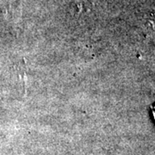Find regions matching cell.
<instances>
[{
	"instance_id": "cell-1",
	"label": "cell",
	"mask_w": 155,
	"mask_h": 155,
	"mask_svg": "<svg viewBox=\"0 0 155 155\" xmlns=\"http://www.w3.org/2000/svg\"><path fill=\"white\" fill-rule=\"evenodd\" d=\"M153 109V117H154V120H155V105L152 108Z\"/></svg>"
}]
</instances>
